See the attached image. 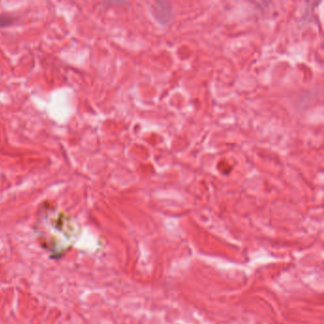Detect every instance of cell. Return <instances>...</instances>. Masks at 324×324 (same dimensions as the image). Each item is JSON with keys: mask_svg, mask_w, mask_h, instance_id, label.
<instances>
[{"mask_svg": "<svg viewBox=\"0 0 324 324\" xmlns=\"http://www.w3.org/2000/svg\"><path fill=\"white\" fill-rule=\"evenodd\" d=\"M13 18L11 16L1 15L0 16V27H6L11 25L13 23Z\"/></svg>", "mask_w": 324, "mask_h": 324, "instance_id": "3", "label": "cell"}, {"mask_svg": "<svg viewBox=\"0 0 324 324\" xmlns=\"http://www.w3.org/2000/svg\"><path fill=\"white\" fill-rule=\"evenodd\" d=\"M77 232L71 218L63 213L53 214L46 210L36 224L39 244L53 259L61 258L70 250L77 238Z\"/></svg>", "mask_w": 324, "mask_h": 324, "instance_id": "1", "label": "cell"}, {"mask_svg": "<svg viewBox=\"0 0 324 324\" xmlns=\"http://www.w3.org/2000/svg\"><path fill=\"white\" fill-rule=\"evenodd\" d=\"M151 13L159 24L166 25L171 19V7L169 2L157 1L151 7Z\"/></svg>", "mask_w": 324, "mask_h": 324, "instance_id": "2", "label": "cell"}]
</instances>
